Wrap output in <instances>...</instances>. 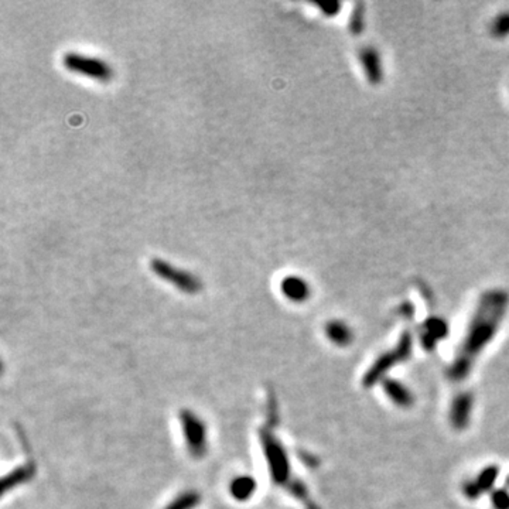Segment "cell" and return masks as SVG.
Returning <instances> with one entry per match:
<instances>
[{"label":"cell","mask_w":509,"mask_h":509,"mask_svg":"<svg viewBox=\"0 0 509 509\" xmlns=\"http://www.w3.org/2000/svg\"><path fill=\"white\" fill-rule=\"evenodd\" d=\"M507 307L508 294L505 291L493 290L483 296L469 325L466 338L449 371L452 379L463 381L469 376L474 361L496 337Z\"/></svg>","instance_id":"6da1fadb"},{"label":"cell","mask_w":509,"mask_h":509,"mask_svg":"<svg viewBox=\"0 0 509 509\" xmlns=\"http://www.w3.org/2000/svg\"><path fill=\"white\" fill-rule=\"evenodd\" d=\"M62 65L67 71L92 78L99 82H109L113 77L112 67L101 58L69 51L62 55Z\"/></svg>","instance_id":"7a4b0ae2"},{"label":"cell","mask_w":509,"mask_h":509,"mask_svg":"<svg viewBox=\"0 0 509 509\" xmlns=\"http://www.w3.org/2000/svg\"><path fill=\"white\" fill-rule=\"evenodd\" d=\"M150 269L153 270V273L156 276H159L164 281L173 284L174 287H177L181 291L197 293L203 287L201 280L196 274L190 273L189 270L180 269L162 257H153L150 260Z\"/></svg>","instance_id":"3957f363"},{"label":"cell","mask_w":509,"mask_h":509,"mask_svg":"<svg viewBox=\"0 0 509 509\" xmlns=\"http://www.w3.org/2000/svg\"><path fill=\"white\" fill-rule=\"evenodd\" d=\"M410 352V335H405L399 344V347L396 349H393L392 352L385 354L382 358H379L376 361V364L369 369V372L365 376V385L371 386L374 382H376L381 375L388 371L391 367H393L395 364H398V361L405 359Z\"/></svg>","instance_id":"277c9868"},{"label":"cell","mask_w":509,"mask_h":509,"mask_svg":"<svg viewBox=\"0 0 509 509\" xmlns=\"http://www.w3.org/2000/svg\"><path fill=\"white\" fill-rule=\"evenodd\" d=\"M361 67L372 85H378L384 78L382 58L375 47H364L358 54Z\"/></svg>","instance_id":"5b68a950"},{"label":"cell","mask_w":509,"mask_h":509,"mask_svg":"<svg viewBox=\"0 0 509 509\" xmlns=\"http://www.w3.org/2000/svg\"><path fill=\"white\" fill-rule=\"evenodd\" d=\"M281 293L291 301L301 303L310 297V284L300 276H287L280 284Z\"/></svg>","instance_id":"8992f818"},{"label":"cell","mask_w":509,"mask_h":509,"mask_svg":"<svg viewBox=\"0 0 509 509\" xmlns=\"http://www.w3.org/2000/svg\"><path fill=\"white\" fill-rule=\"evenodd\" d=\"M471 408H473V399L470 395L463 393L459 398H456V401L452 405V412H450V420L454 427L463 429L469 425Z\"/></svg>","instance_id":"52a82bcc"},{"label":"cell","mask_w":509,"mask_h":509,"mask_svg":"<svg viewBox=\"0 0 509 509\" xmlns=\"http://www.w3.org/2000/svg\"><path fill=\"white\" fill-rule=\"evenodd\" d=\"M325 334L330 338V341H332L337 345H347L352 341V331L345 323L338 320L330 321L325 325Z\"/></svg>","instance_id":"ba28073f"},{"label":"cell","mask_w":509,"mask_h":509,"mask_svg":"<svg viewBox=\"0 0 509 509\" xmlns=\"http://www.w3.org/2000/svg\"><path fill=\"white\" fill-rule=\"evenodd\" d=\"M385 389H386L389 398H391L395 403H398V405H401V406H408V405H410V402H412V395H410L409 391H408L405 386H402L401 384H398V382H388L386 386H385Z\"/></svg>","instance_id":"9c48e42d"},{"label":"cell","mask_w":509,"mask_h":509,"mask_svg":"<svg viewBox=\"0 0 509 509\" xmlns=\"http://www.w3.org/2000/svg\"><path fill=\"white\" fill-rule=\"evenodd\" d=\"M491 33L497 38H505L509 35V11L498 14L493 24H491Z\"/></svg>","instance_id":"30bf717a"},{"label":"cell","mask_w":509,"mask_h":509,"mask_svg":"<svg viewBox=\"0 0 509 509\" xmlns=\"http://www.w3.org/2000/svg\"><path fill=\"white\" fill-rule=\"evenodd\" d=\"M446 325L443 324V321L440 320H429V323L426 324V341H436V338L442 337L443 332L446 331Z\"/></svg>","instance_id":"8fae6325"},{"label":"cell","mask_w":509,"mask_h":509,"mask_svg":"<svg viewBox=\"0 0 509 509\" xmlns=\"http://www.w3.org/2000/svg\"><path fill=\"white\" fill-rule=\"evenodd\" d=\"M234 490L237 491L235 496H237L238 498H242L244 496H248V493L251 494V491L254 490V484L251 483V480H247V479L238 480L237 484H235V487H234Z\"/></svg>","instance_id":"7c38bea8"},{"label":"cell","mask_w":509,"mask_h":509,"mask_svg":"<svg viewBox=\"0 0 509 509\" xmlns=\"http://www.w3.org/2000/svg\"><path fill=\"white\" fill-rule=\"evenodd\" d=\"M349 21H351V24H349L351 30L354 33H359L364 28V9L362 10H355V13H354V16H352V18Z\"/></svg>","instance_id":"4fadbf2b"},{"label":"cell","mask_w":509,"mask_h":509,"mask_svg":"<svg viewBox=\"0 0 509 509\" xmlns=\"http://www.w3.org/2000/svg\"><path fill=\"white\" fill-rule=\"evenodd\" d=\"M323 11H324V14H327V16H332V14H335L337 11H338V9H341V3H337V1H331V3H318L317 4Z\"/></svg>","instance_id":"5bb4252c"},{"label":"cell","mask_w":509,"mask_h":509,"mask_svg":"<svg viewBox=\"0 0 509 509\" xmlns=\"http://www.w3.org/2000/svg\"><path fill=\"white\" fill-rule=\"evenodd\" d=\"M494 504L497 509H509V497L504 493H498L494 496Z\"/></svg>","instance_id":"9a60e30c"}]
</instances>
